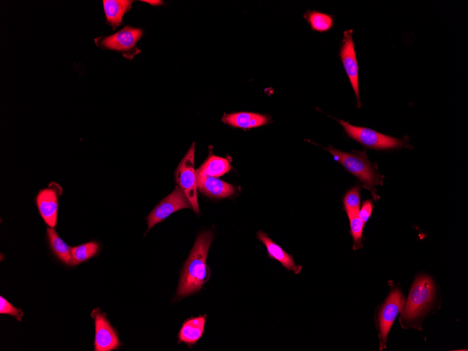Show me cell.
<instances>
[{"label":"cell","mask_w":468,"mask_h":351,"mask_svg":"<svg viewBox=\"0 0 468 351\" xmlns=\"http://www.w3.org/2000/svg\"><path fill=\"white\" fill-rule=\"evenodd\" d=\"M213 240V235L211 232L202 233L198 238L185 263L178 296L187 297L197 292L209 281L211 272L206 259Z\"/></svg>","instance_id":"cell-1"},{"label":"cell","mask_w":468,"mask_h":351,"mask_svg":"<svg viewBox=\"0 0 468 351\" xmlns=\"http://www.w3.org/2000/svg\"><path fill=\"white\" fill-rule=\"evenodd\" d=\"M325 149L334 156L336 162L341 164L348 171L363 183L375 200L379 199L376 186L383 184V176L379 173L376 166L370 162L365 151L346 153L332 147Z\"/></svg>","instance_id":"cell-2"},{"label":"cell","mask_w":468,"mask_h":351,"mask_svg":"<svg viewBox=\"0 0 468 351\" xmlns=\"http://www.w3.org/2000/svg\"><path fill=\"white\" fill-rule=\"evenodd\" d=\"M435 295V286L432 279L418 278L412 286L401 320L404 326L412 325L430 308Z\"/></svg>","instance_id":"cell-3"},{"label":"cell","mask_w":468,"mask_h":351,"mask_svg":"<svg viewBox=\"0 0 468 351\" xmlns=\"http://www.w3.org/2000/svg\"><path fill=\"white\" fill-rule=\"evenodd\" d=\"M343 127L346 134L365 147L376 149L387 150L400 149L407 147V140L397 139L385 136L370 129L355 127L344 121L337 120Z\"/></svg>","instance_id":"cell-4"},{"label":"cell","mask_w":468,"mask_h":351,"mask_svg":"<svg viewBox=\"0 0 468 351\" xmlns=\"http://www.w3.org/2000/svg\"><path fill=\"white\" fill-rule=\"evenodd\" d=\"M195 143L188 151L180 164L176 178L177 183L186 195L193 211L200 213L198 196V175L194 170Z\"/></svg>","instance_id":"cell-5"},{"label":"cell","mask_w":468,"mask_h":351,"mask_svg":"<svg viewBox=\"0 0 468 351\" xmlns=\"http://www.w3.org/2000/svg\"><path fill=\"white\" fill-rule=\"evenodd\" d=\"M63 191L59 184L52 182L47 188L39 191L35 198L39 213L50 227L54 228L57 225L58 201Z\"/></svg>","instance_id":"cell-6"},{"label":"cell","mask_w":468,"mask_h":351,"mask_svg":"<svg viewBox=\"0 0 468 351\" xmlns=\"http://www.w3.org/2000/svg\"><path fill=\"white\" fill-rule=\"evenodd\" d=\"M353 30H345L343 33L340 57L351 86L356 94L359 107H361L359 89V67L353 40Z\"/></svg>","instance_id":"cell-7"},{"label":"cell","mask_w":468,"mask_h":351,"mask_svg":"<svg viewBox=\"0 0 468 351\" xmlns=\"http://www.w3.org/2000/svg\"><path fill=\"white\" fill-rule=\"evenodd\" d=\"M191 207L185 193L180 187H177L169 196L163 200L147 216L148 229L146 233L156 224L162 222L173 213Z\"/></svg>","instance_id":"cell-8"},{"label":"cell","mask_w":468,"mask_h":351,"mask_svg":"<svg viewBox=\"0 0 468 351\" xmlns=\"http://www.w3.org/2000/svg\"><path fill=\"white\" fill-rule=\"evenodd\" d=\"M405 304V299L399 290L393 291L382 306L379 315V337L381 348H385V343L390 330H391L397 316Z\"/></svg>","instance_id":"cell-9"},{"label":"cell","mask_w":468,"mask_h":351,"mask_svg":"<svg viewBox=\"0 0 468 351\" xmlns=\"http://www.w3.org/2000/svg\"><path fill=\"white\" fill-rule=\"evenodd\" d=\"M142 34L140 29L134 28L127 26L123 30L105 38H98L96 43L99 46L105 49L116 50L127 54V57L129 58L130 54L132 56L137 54L134 52L136 45L140 40Z\"/></svg>","instance_id":"cell-10"},{"label":"cell","mask_w":468,"mask_h":351,"mask_svg":"<svg viewBox=\"0 0 468 351\" xmlns=\"http://www.w3.org/2000/svg\"><path fill=\"white\" fill-rule=\"evenodd\" d=\"M92 317L96 327L95 350L108 351L118 348L120 345L118 337L100 310H94Z\"/></svg>","instance_id":"cell-11"},{"label":"cell","mask_w":468,"mask_h":351,"mask_svg":"<svg viewBox=\"0 0 468 351\" xmlns=\"http://www.w3.org/2000/svg\"><path fill=\"white\" fill-rule=\"evenodd\" d=\"M198 188L207 196L215 199L228 198L235 192L232 185L213 177L198 176Z\"/></svg>","instance_id":"cell-12"},{"label":"cell","mask_w":468,"mask_h":351,"mask_svg":"<svg viewBox=\"0 0 468 351\" xmlns=\"http://www.w3.org/2000/svg\"><path fill=\"white\" fill-rule=\"evenodd\" d=\"M257 238L266 246L268 255L279 262L286 268L292 270L296 275H299L302 267L296 265L292 257L285 252L279 246L270 240L266 233L259 231L257 233Z\"/></svg>","instance_id":"cell-13"},{"label":"cell","mask_w":468,"mask_h":351,"mask_svg":"<svg viewBox=\"0 0 468 351\" xmlns=\"http://www.w3.org/2000/svg\"><path fill=\"white\" fill-rule=\"evenodd\" d=\"M222 121L234 127L248 129L266 125L268 118L267 116L259 114L240 112L225 115Z\"/></svg>","instance_id":"cell-14"},{"label":"cell","mask_w":468,"mask_h":351,"mask_svg":"<svg viewBox=\"0 0 468 351\" xmlns=\"http://www.w3.org/2000/svg\"><path fill=\"white\" fill-rule=\"evenodd\" d=\"M133 1L128 0H105L104 10L107 21L114 28L122 24L126 12L131 8Z\"/></svg>","instance_id":"cell-15"},{"label":"cell","mask_w":468,"mask_h":351,"mask_svg":"<svg viewBox=\"0 0 468 351\" xmlns=\"http://www.w3.org/2000/svg\"><path fill=\"white\" fill-rule=\"evenodd\" d=\"M47 237L50 247L54 255L64 264L72 266V248L58 236L54 228L47 227Z\"/></svg>","instance_id":"cell-16"},{"label":"cell","mask_w":468,"mask_h":351,"mask_svg":"<svg viewBox=\"0 0 468 351\" xmlns=\"http://www.w3.org/2000/svg\"><path fill=\"white\" fill-rule=\"evenodd\" d=\"M206 320L204 316L187 321L180 332V340L187 343H196L203 335Z\"/></svg>","instance_id":"cell-17"},{"label":"cell","mask_w":468,"mask_h":351,"mask_svg":"<svg viewBox=\"0 0 468 351\" xmlns=\"http://www.w3.org/2000/svg\"><path fill=\"white\" fill-rule=\"evenodd\" d=\"M231 165L226 159L211 155L210 158L197 172L199 176L220 177L228 172Z\"/></svg>","instance_id":"cell-18"},{"label":"cell","mask_w":468,"mask_h":351,"mask_svg":"<svg viewBox=\"0 0 468 351\" xmlns=\"http://www.w3.org/2000/svg\"><path fill=\"white\" fill-rule=\"evenodd\" d=\"M100 252V245L96 242H91L72 248V266H76L81 263L96 257Z\"/></svg>","instance_id":"cell-19"},{"label":"cell","mask_w":468,"mask_h":351,"mask_svg":"<svg viewBox=\"0 0 468 351\" xmlns=\"http://www.w3.org/2000/svg\"><path fill=\"white\" fill-rule=\"evenodd\" d=\"M304 18L315 31L327 32L334 25V19L332 16L319 12H308Z\"/></svg>","instance_id":"cell-20"},{"label":"cell","mask_w":468,"mask_h":351,"mask_svg":"<svg viewBox=\"0 0 468 351\" xmlns=\"http://www.w3.org/2000/svg\"><path fill=\"white\" fill-rule=\"evenodd\" d=\"M350 220L351 234H352L355 250L363 248L362 237L365 222L359 217V213H347Z\"/></svg>","instance_id":"cell-21"},{"label":"cell","mask_w":468,"mask_h":351,"mask_svg":"<svg viewBox=\"0 0 468 351\" xmlns=\"http://www.w3.org/2000/svg\"><path fill=\"white\" fill-rule=\"evenodd\" d=\"M360 192V188L356 187L345 194L343 204L346 213H359L361 206Z\"/></svg>","instance_id":"cell-22"},{"label":"cell","mask_w":468,"mask_h":351,"mask_svg":"<svg viewBox=\"0 0 468 351\" xmlns=\"http://www.w3.org/2000/svg\"><path fill=\"white\" fill-rule=\"evenodd\" d=\"M0 314L14 317L19 322L22 321L23 317L21 309L17 308L3 297H0Z\"/></svg>","instance_id":"cell-23"},{"label":"cell","mask_w":468,"mask_h":351,"mask_svg":"<svg viewBox=\"0 0 468 351\" xmlns=\"http://www.w3.org/2000/svg\"><path fill=\"white\" fill-rule=\"evenodd\" d=\"M374 206L370 201H366L364 202L361 210L359 213V217L365 223L370 219Z\"/></svg>","instance_id":"cell-24"},{"label":"cell","mask_w":468,"mask_h":351,"mask_svg":"<svg viewBox=\"0 0 468 351\" xmlns=\"http://www.w3.org/2000/svg\"><path fill=\"white\" fill-rule=\"evenodd\" d=\"M142 2L149 3L150 5L154 6H160V5L162 4V2H161V1H154V0H149V1H148V0H145V1H142Z\"/></svg>","instance_id":"cell-25"}]
</instances>
